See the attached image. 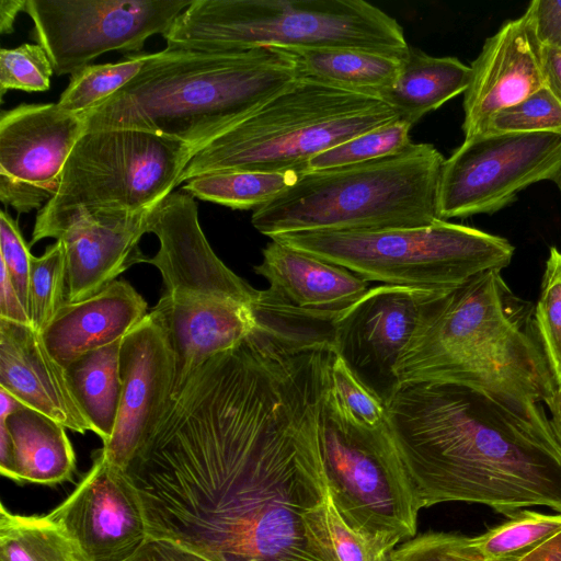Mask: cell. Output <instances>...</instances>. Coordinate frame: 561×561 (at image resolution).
Masks as SVG:
<instances>
[{
	"label": "cell",
	"mask_w": 561,
	"mask_h": 561,
	"mask_svg": "<svg viewBox=\"0 0 561 561\" xmlns=\"http://www.w3.org/2000/svg\"><path fill=\"white\" fill-rule=\"evenodd\" d=\"M335 353L332 322L268 306L196 369L124 470L148 538L211 561H321L304 514L329 493L320 417Z\"/></svg>",
	"instance_id": "obj_1"
},
{
	"label": "cell",
	"mask_w": 561,
	"mask_h": 561,
	"mask_svg": "<svg viewBox=\"0 0 561 561\" xmlns=\"http://www.w3.org/2000/svg\"><path fill=\"white\" fill-rule=\"evenodd\" d=\"M386 407L421 508L467 502L506 517L531 506L561 513V450L482 392L407 383Z\"/></svg>",
	"instance_id": "obj_2"
},
{
	"label": "cell",
	"mask_w": 561,
	"mask_h": 561,
	"mask_svg": "<svg viewBox=\"0 0 561 561\" xmlns=\"http://www.w3.org/2000/svg\"><path fill=\"white\" fill-rule=\"evenodd\" d=\"M396 377L399 386L472 388L559 447L543 408L557 383L536 333L534 306L512 291L501 270L482 272L428 300Z\"/></svg>",
	"instance_id": "obj_3"
},
{
	"label": "cell",
	"mask_w": 561,
	"mask_h": 561,
	"mask_svg": "<svg viewBox=\"0 0 561 561\" xmlns=\"http://www.w3.org/2000/svg\"><path fill=\"white\" fill-rule=\"evenodd\" d=\"M299 77L294 55L282 47L237 51L165 47L153 53L127 85L81 114L85 130H147L183 142L193 156Z\"/></svg>",
	"instance_id": "obj_4"
},
{
	"label": "cell",
	"mask_w": 561,
	"mask_h": 561,
	"mask_svg": "<svg viewBox=\"0 0 561 561\" xmlns=\"http://www.w3.org/2000/svg\"><path fill=\"white\" fill-rule=\"evenodd\" d=\"M148 232L160 243L147 263L160 271L164 290L149 312L173 354L172 400L196 369L248 336L255 324L253 304L260 290L216 255L191 194L168 195L152 210Z\"/></svg>",
	"instance_id": "obj_5"
},
{
	"label": "cell",
	"mask_w": 561,
	"mask_h": 561,
	"mask_svg": "<svg viewBox=\"0 0 561 561\" xmlns=\"http://www.w3.org/2000/svg\"><path fill=\"white\" fill-rule=\"evenodd\" d=\"M445 158L431 144L348 167L307 171L252 213L270 238L298 231L382 230L439 220L438 184Z\"/></svg>",
	"instance_id": "obj_6"
},
{
	"label": "cell",
	"mask_w": 561,
	"mask_h": 561,
	"mask_svg": "<svg viewBox=\"0 0 561 561\" xmlns=\"http://www.w3.org/2000/svg\"><path fill=\"white\" fill-rule=\"evenodd\" d=\"M399 118L377 95L299 77L198 149L179 184L227 169L300 174L322 151Z\"/></svg>",
	"instance_id": "obj_7"
},
{
	"label": "cell",
	"mask_w": 561,
	"mask_h": 561,
	"mask_svg": "<svg viewBox=\"0 0 561 561\" xmlns=\"http://www.w3.org/2000/svg\"><path fill=\"white\" fill-rule=\"evenodd\" d=\"M167 48H355L405 56L401 25L364 0H193L163 34Z\"/></svg>",
	"instance_id": "obj_8"
},
{
	"label": "cell",
	"mask_w": 561,
	"mask_h": 561,
	"mask_svg": "<svg viewBox=\"0 0 561 561\" xmlns=\"http://www.w3.org/2000/svg\"><path fill=\"white\" fill-rule=\"evenodd\" d=\"M271 239L367 282L428 290L454 288L489 270L502 271L515 251L503 237L443 219L422 227L298 231Z\"/></svg>",
	"instance_id": "obj_9"
},
{
	"label": "cell",
	"mask_w": 561,
	"mask_h": 561,
	"mask_svg": "<svg viewBox=\"0 0 561 561\" xmlns=\"http://www.w3.org/2000/svg\"><path fill=\"white\" fill-rule=\"evenodd\" d=\"M192 152L183 142L138 129L85 130L72 149L56 195L37 213L31 244L83 215L154 209L173 188Z\"/></svg>",
	"instance_id": "obj_10"
},
{
	"label": "cell",
	"mask_w": 561,
	"mask_h": 561,
	"mask_svg": "<svg viewBox=\"0 0 561 561\" xmlns=\"http://www.w3.org/2000/svg\"><path fill=\"white\" fill-rule=\"evenodd\" d=\"M320 447L329 494L356 531L398 547L416 533L421 510L388 421L363 428L347 421L325 392Z\"/></svg>",
	"instance_id": "obj_11"
},
{
	"label": "cell",
	"mask_w": 561,
	"mask_h": 561,
	"mask_svg": "<svg viewBox=\"0 0 561 561\" xmlns=\"http://www.w3.org/2000/svg\"><path fill=\"white\" fill-rule=\"evenodd\" d=\"M561 165V134L484 133L469 138L445 159L439 219L493 214L531 184L551 180Z\"/></svg>",
	"instance_id": "obj_12"
},
{
	"label": "cell",
	"mask_w": 561,
	"mask_h": 561,
	"mask_svg": "<svg viewBox=\"0 0 561 561\" xmlns=\"http://www.w3.org/2000/svg\"><path fill=\"white\" fill-rule=\"evenodd\" d=\"M193 0H26L33 38L57 76L73 75L111 50L139 51L164 34Z\"/></svg>",
	"instance_id": "obj_13"
},
{
	"label": "cell",
	"mask_w": 561,
	"mask_h": 561,
	"mask_svg": "<svg viewBox=\"0 0 561 561\" xmlns=\"http://www.w3.org/2000/svg\"><path fill=\"white\" fill-rule=\"evenodd\" d=\"M85 131L82 114L57 103L21 104L0 116V201L18 213L41 209L58 192L61 174Z\"/></svg>",
	"instance_id": "obj_14"
},
{
	"label": "cell",
	"mask_w": 561,
	"mask_h": 561,
	"mask_svg": "<svg viewBox=\"0 0 561 561\" xmlns=\"http://www.w3.org/2000/svg\"><path fill=\"white\" fill-rule=\"evenodd\" d=\"M437 291L379 285L334 321L337 354L385 402L399 387L398 362Z\"/></svg>",
	"instance_id": "obj_15"
},
{
	"label": "cell",
	"mask_w": 561,
	"mask_h": 561,
	"mask_svg": "<svg viewBox=\"0 0 561 561\" xmlns=\"http://www.w3.org/2000/svg\"><path fill=\"white\" fill-rule=\"evenodd\" d=\"M48 516L87 561H129L148 539L135 490L101 450L73 492Z\"/></svg>",
	"instance_id": "obj_16"
},
{
	"label": "cell",
	"mask_w": 561,
	"mask_h": 561,
	"mask_svg": "<svg viewBox=\"0 0 561 561\" xmlns=\"http://www.w3.org/2000/svg\"><path fill=\"white\" fill-rule=\"evenodd\" d=\"M119 366L123 387L118 414L113 435L101 453L124 471L171 402L173 354L163 329L150 312L124 336Z\"/></svg>",
	"instance_id": "obj_17"
},
{
	"label": "cell",
	"mask_w": 561,
	"mask_h": 561,
	"mask_svg": "<svg viewBox=\"0 0 561 561\" xmlns=\"http://www.w3.org/2000/svg\"><path fill=\"white\" fill-rule=\"evenodd\" d=\"M470 67L471 80L463 99L465 138L486 133L495 113L546 85L541 46L524 14L486 38Z\"/></svg>",
	"instance_id": "obj_18"
},
{
	"label": "cell",
	"mask_w": 561,
	"mask_h": 561,
	"mask_svg": "<svg viewBox=\"0 0 561 561\" xmlns=\"http://www.w3.org/2000/svg\"><path fill=\"white\" fill-rule=\"evenodd\" d=\"M152 210L83 215L56 234L66 259V302L93 296L130 266L147 263L139 242L148 232Z\"/></svg>",
	"instance_id": "obj_19"
},
{
	"label": "cell",
	"mask_w": 561,
	"mask_h": 561,
	"mask_svg": "<svg viewBox=\"0 0 561 561\" xmlns=\"http://www.w3.org/2000/svg\"><path fill=\"white\" fill-rule=\"evenodd\" d=\"M0 387L66 428L80 434L93 432L71 392L65 369L32 325L0 319Z\"/></svg>",
	"instance_id": "obj_20"
},
{
	"label": "cell",
	"mask_w": 561,
	"mask_h": 561,
	"mask_svg": "<svg viewBox=\"0 0 561 561\" xmlns=\"http://www.w3.org/2000/svg\"><path fill=\"white\" fill-rule=\"evenodd\" d=\"M254 272L268 291L289 306L312 313L340 317L370 288L368 282L340 265L272 240Z\"/></svg>",
	"instance_id": "obj_21"
},
{
	"label": "cell",
	"mask_w": 561,
	"mask_h": 561,
	"mask_svg": "<svg viewBox=\"0 0 561 561\" xmlns=\"http://www.w3.org/2000/svg\"><path fill=\"white\" fill-rule=\"evenodd\" d=\"M147 302L126 280L66 302L41 332L54 359L66 368L79 356L122 340L146 316Z\"/></svg>",
	"instance_id": "obj_22"
},
{
	"label": "cell",
	"mask_w": 561,
	"mask_h": 561,
	"mask_svg": "<svg viewBox=\"0 0 561 561\" xmlns=\"http://www.w3.org/2000/svg\"><path fill=\"white\" fill-rule=\"evenodd\" d=\"M0 423L7 426L13 443L11 480L55 485L72 479L76 455L66 427L26 405Z\"/></svg>",
	"instance_id": "obj_23"
},
{
	"label": "cell",
	"mask_w": 561,
	"mask_h": 561,
	"mask_svg": "<svg viewBox=\"0 0 561 561\" xmlns=\"http://www.w3.org/2000/svg\"><path fill=\"white\" fill-rule=\"evenodd\" d=\"M470 80L471 67L458 58L434 57L410 47L397 81L379 98L413 126L425 114L466 92Z\"/></svg>",
	"instance_id": "obj_24"
},
{
	"label": "cell",
	"mask_w": 561,
	"mask_h": 561,
	"mask_svg": "<svg viewBox=\"0 0 561 561\" xmlns=\"http://www.w3.org/2000/svg\"><path fill=\"white\" fill-rule=\"evenodd\" d=\"M285 49L300 77L377 96L394 84L405 57L355 48Z\"/></svg>",
	"instance_id": "obj_25"
},
{
	"label": "cell",
	"mask_w": 561,
	"mask_h": 561,
	"mask_svg": "<svg viewBox=\"0 0 561 561\" xmlns=\"http://www.w3.org/2000/svg\"><path fill=\"white\" fill-rule=\"evenodd\" d=\"M123 339L90 351L64 368L78 405L103 444L113 435L121 403Z\"/></svg>",
	"instance_id": "obj_26"
},
{
	"label": "cell",
	"mask_w": 561,
	"mask_h": 561,
	"mask_svg": "<svg viewBox=\"0 0 561 561\" xmlns=\"http://www.w3.org/2000/svg\"><path fill=\"white\" fill-rule=\"evenodd\" d=\"M304 527L310 549L321 561H390L397 548L352 528L329 493L319 505L304 514Z\"/></svg>",
	"instance_id": "obj_27"
},
{
	"label": "cell",
	"mask_w": 561,
	"mask_h": 561,
	"mask_svg": "<svg viewBox=\"0 0 561 561\" xmlns=\"http://www.w3.org/2000/svg\"><path fill=\"white\" fill-rule=\"evenodd\" d=\"M0 561H87L49 516H25L0 504Z\"/></svg>",
	"instance_id": "obj_28"
},
{
	"label": "cell",
	"mask_w": 561,
	"mask_h": 561,
	"mask_svg": "<svg viewBox=\"0 0 561 561\" xmlns=\"http://www.w3.org/2000/svg\"><path fill=\"white\" fill-rule=\"evenodd\" d=\"M296 172L227 169L195 176L183 186L193 197L233 209H256L291 186Z\"/></svg>",
	"instance_id": "obj_29"
},
{
	"label": "cell",
	"mask_w": 561,
	"mask_h": 561,
	"mask_svg": "<svg viewBox=\"0 0 561 561\" xmlns=\"http://www.w3.org/2000/svg\"><path fill=\"white\" fill-rule=\"evenodd\" d=\"M560 530L561 513L524 508L471 539L481 561H518Z\"/></svg>",
	"instance_id": "obj_30"
},
{
	"label": "cell",
	"mask_w": 561,
	"mask_h": 561,
	"mask_svg": "<svg viewBox=\"0 0 561 561\" xmlns=\"http://www.w3.org/2000/svg\"><path fill=\"white\" fill-rule=\"evenodd\" d=\"M152 54H140L115 64L89 65L71 75L57 104L65 111L85 113L136 78Z\"/></svg>",
	"instance_id": "obj_31"
},
{
	"label": "cell",
	"mask_w": 561,
	"mask_h": 561,
	"mask_svg": "<svg viewBox=\"0 0 561 561\" xmlns=\"http://www.w3.org/2000/svg\"><path fill=\"white\" fill-rule=\"evenodd\" d=\"M411 128L407 121L399 118L356 135L313 157L308 171L360 164L399 153L412 144Z\"/></svg>",
	"instance_id": "obj_32"
},
{
	"label": "cell",
	"mask_w": 561,
	"mask_h": 561,
	"mask_svg": "<svg viewBox=\"0 0 561 561\" xmlns=\"http://www.w3.org/2000/svg\"><path fill=\"white\" fill-rule=\"evenodd\" d=\"M67 267L64 248L56 241L41 256L31 259L28 312L39 333L66 304Z\"/></svg>",
	"instance_id": "obj_33"
},
{
	"label": "cell",
	"mask_w": 561,
	"mask_h": 561,
	"mask_svg": "<svg viewBox=\"0 0 561 561\" xmlns=\"http://www.w3.org/2000/svg\"><path fill=\"white\" fill-rule=\"evenodd\" d=\"M534 324L556 383L561 382V250L551 247L540 293L534 306Z\"/></svg>",
	"instance_id": "obj_34"
},
{
	"label": "cell",
	"mask_w": 561,
	"mask_h": 561,
	"mask_svg": "<svg viewBox=\"0 0 561 561\" xmlns=\"http://www.w3.org/2000/svg\"><path fill=\"white\" fill-rule=\"evenodd\" d=\"M330 393L344 417L356 426L375 430L387 423L386 402L337 354L331 364Z\"/></svg>",
	"instance_id": "obj_35"
},
{
	"label": "cell",
	"mask_w": 561,
	"mask_h": 561,
	"mask_svg": "<svg viewBox=\"0 0 561 561\" xmlns=\"http://www.w3.org/2000/svg\"><path fill=\"white\" fill-rule=\"evenodd\" d=\"M488 131L561 134V102L543 85L523 101L495 113Z\"/></svg>",
	"instance_id": "obj_36"
},
{
	"label": "cell",
	"mask_w": 561,
	"mask_h": 561,
	"mask_svg": "<svg viewBox=\"0 0 561 561\" xmlns=\"http://www.w3.org/2000/svg\"><path fill=\"white\" fill-rule=\"evenodd\" d=\"M54 72L46 50L39 44H22L0 50V96L9 90L43 92Z\"/></svg>",
	"instance_id": "obj_37"
},
{
	"label": "cell",
	"mask_w": 561,
	"mask_h": 561,
	"mask_svg": "<svg viewBox=\"0 0 561 561\" xmlns=\"http://www.w3.org/2000/svg\"><path fill=\"white\" fill-rule=\"evenodd\" d=\"M390 561H481L471 537L430 531L401 542Z\"/></svg>",
	"instance_id": "obj_38"
},
{
	"label": "cell",
	"mask_w": 561,
	"mask_h": 561,
	"mask_svg": "<svg viewBox=\"0 0 561 561\" xmlns=\"http://www.w3.org/2000/svg\"><path fill=\"white\" fill-rule=\"evenodd\" d=\"M31 259L32 254L16 220L2 210L0 214V262L5 266L27 312Z\"/></svg>",
	"instance_id": "obj_39"
},
{
	"label": "cell",
	"mask_w": 561,
	"mask_h": 561,
	"mask_svg": "<svg viewBox=\"0 0 561 561\" xmlns=\"http://www.w3.org/2000/svg\"><path fill=\"white\" fill-rule=\"evenodd\" d=\"M524 15L541 47L561 50V0H534Z\"/></svg>",
	"instance_id": "obj_40"
},
{
	"label": "cell",
	"mask_w": 561,
	"mask_h": 561,
	"mask_svg": "<svg viewBox=\"0 0 561 561\" xmlns=\"http://www.w3.org/2000/svg\"><path fill=\"white\" fill-rule=\"evenodd\" d=\"M129 561H211L175 543L148 538Z\"/></svg>",
	"instance_id": "obj_41"
},
{
	"label": "cell",
	"mask_w": 561,
	"mask_h": 561,
	"mask_svg": "<svg viewBox=\"0 0 561 561\" xmlns=\"http://www.w3.org/2000/svg\"><path fill=\"white\" fill-rule=\"evenodd\" d=\"M0 319L32 325L30 314L18 294L5 266L2 263H0Z\"/></svg>",
	"instance_id": "obj_42"
},
{
	"label": "cell",
	"mask_w": 561,
	"mask_h": 561,
	"mask_svg": "<svg viewBox=\"0 0 561 561\" xmlns=\"http://www.w3.org/2000/svg\"><path fill=\"white\" fill-rule=\"evenodd\" d=\"M541 64L546 85L561 102V50L541 47Z\"/></svg>",
	"instance_id": "obj_43"
},
{
	"label": "cell",
	"mask_w": 561,
	"mask_h": 561,
	"mask_svg": "<svg viewBox=\"0 0 561 561\" xmlns=\"http://www.w3.org/2000/svg\"><path fill=\"white\" fill-rule=\"evenodd\" d=\"M518 561H561V530Z\"/></svg>",
	"instance_id": "obj_44"
},
{
	"label": "cell",
	"mask_w": 561,
	"mask_h": 561,
	"mask_svg": "<svg viewBox=\"0 0 561 561\" xmlns=\"http://www.w3.org/2000/svg\"><path fill=\"white\" fill-rule=\"evenodd\" d=\"M26 0H1L0 1V32L2 35L11 34L14 22L20 12H24Z\"/></svg>",
	"instance_id": "obj_45"
},
{
	"label": "cell",
	"mask_w": 561,
	"mask_h": 561,
	"mask_svg": "<svg viewBox=\"0 0 561 561\" xmlns=\"http://www.w3.org/2000/svg\"><path fill=\"white\" fill-rule=\"evenodd\" d=\"M547 408L551 414L549 421L554 439L561 449V382L557 383L556 391Z\"/></svg>",
	"instance_id": "obj_46"
},
{
	"label": "cell",
	"mask_w": 561,
	"mask_h": 561,
	"mask_svg": "<svg viewBox=\"0 0 561 561\" xmlns=\"http://www.w3.org/2000/svg\"><path fill=\"white\" fill-rule=\"evenodd\" d=\"M24 405L13 394L0 387V420H4Z\"/></svg>",
	"instance_id": "obj_47"
},
{
	"label": "cell",
	"mask_w": 561,
	"mask_h": 561,
	"mask_svg": "<svg viewBox=\"0 0 561 561\" xmlns=\"http://www.w3.org/2000/svg\"><path fill=\"white\" fill-rule=\"evenodd\" d=\"M551 181H553L557 184V186L561 193V165L559 167L558 171L556 172V174L553 175Z\"/></svg>",
	"instance_id": "obj_48"
}]
</instances>
